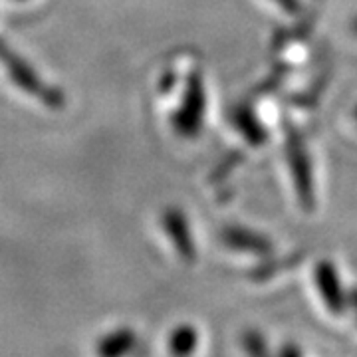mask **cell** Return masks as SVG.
I'll return each mask as SVG.
<instances>
[{"label": "cell", "mask_w": 357, "mask_h": 357, "mask_svg": "<svg viewBox=\"0 0 357 357\" xmlns=\"http://www.w3.org/2000/svg\"><path fill=\"white\" fill-rule=\"evenodd\" d=\"M20 2H22V0H20Z\"/></svg>", "instance_id": "obj_10"}, {"label": "cell", "mask_w": 357, "mask_h": 357, "mask_svg": "<svg viewBox=\"0 0 357 357\" xmlns=\"http://www.w3.org/2000/svg\"><path fill=\"white\" fill-rule=\"evenodd\" d=\"M316 280H318L319 292L324 296L328 307H330L332 312H335V314L344 312L345 296L344 292H342L340 280H337L335 268H333L332 264H328V262L319 264V266L316 268Z\"/></svg>", "instance_id": "obj_4"}, {"label": "cell", "mask_w": 357, "mask_h": 357, "mask_svg": "<svg viewBox=\"0 0 357 357\" xmlns=\"http://www.w3.org/2000/svg\"><path fill=\"white\" fill-rule=\"evenodd\" d=\"M244 345H246V349H248V354L252 357H270L266 349V344H264V340L258 335V333L248 332V335L244 337Z\"/></svg>", "instance_id": "obj_6"}, {"label": "cell", "mask_w": 357, "mask_h": 357, "mask_svg": "<svg viewBox=\"0 0 357 357\" xmlns=\"http://www.w3.org/2000/svg\"><path fill=\"white\" fill-rule=\"evenodd\" d=\"M161 222H163V229H165L169 241L178 250V255L185 260H192L195 243H192V232L189 229V220L185 217V213L177 206H169L161 217Z\"/></svg>", "instance_id": "obj_3"}, {"label": "cell", "mask_w": 357, "mask_h": 357, "mask_svg": "<svg viewBox=\"0 0 357 357\" xmlns=\"http://www.w3.org/2000/svg\"><path fill=\"white\" fill-rule=\"evenodd\" d=\"M280 357H304V356H302V351H300V349H298L294 344H286L284 347H282Z\"/></svg>", "instance_id": "obj_7"}, {"label": "cell", "mask_w": 357, "mask_h": 357, "mask_svg": "<svg viewBox=\"0 0 357 357\" xmlns=\"http://www.w3.org/2000/svg\"><path fill=\"white\" fill-rule=\"evenodd\" d=\"M276 2H280L284 8H288V10H294V0H276Z\"/></svg>", "instance_id": "obj_8"}, {"label": "cell", "mask_w": 357, "mask_h": 357, "mask_svg": "<svg viewBox=\"0 0 357 357\" xmlns=\"http://www.w3.org/2000/svg\"><path fill=\"white\" fill-rule=\"evenodd\" d=\"M222 238H225V243L229 244V246L238 248V250H255V252H266L268 250L266 241H262L260 236L252 234L250 230L238 229V227L225 229Z\"/></svg>", "instance_id": "obj_5"}, {"label": "cell", "mask_w": 357, "mask_h": 357, "mask_svg": "<svg viewBox=\"0 0 357 357\" xmlns=\"http://www.w3.org/2000/svg\"><path fill=\"white\" fill-rule=\"evenodd\" d=\"M0 66L4 68V72L8 74L16 88L22 89L26 96L38 100L42 105L52 109H62L66 105L64 91L52 84H46L38 72L18 52H14L4 38H0Z\"/></svg>", "instance_id": "obj_1"}, {"label": "cell", "mask_w": 357, "mask_h": 357, "mask_svg": "<svg viewBox=\"0 0 357 357\" xmlns=\"http://www.w3.org/2000/svg\"><path fill=\"white\" fill-rule=\"evenodd\" d=\"M351 302H354V306L357 307V290L354 294H351Z\"/></svg>", "instance_id": "obj_9"}, {"label": "cell", "mask_w": 357, "mask_h": 357, "mask_svg": "<svg viewBox=\"0 0 357 357\" xmlns=\"http://www.w3.org/2000/svg\"><path fill=\"white\" fill-rule=\"evenodd\" d=\"M204 107H206V98H204L203 79L199 72H191L187 76V86L183 91L181 105L171 115L173 131H177L181 137H197L203 129Z\"/></svg>", "instance_id": "obj_2"}]
</instances>
